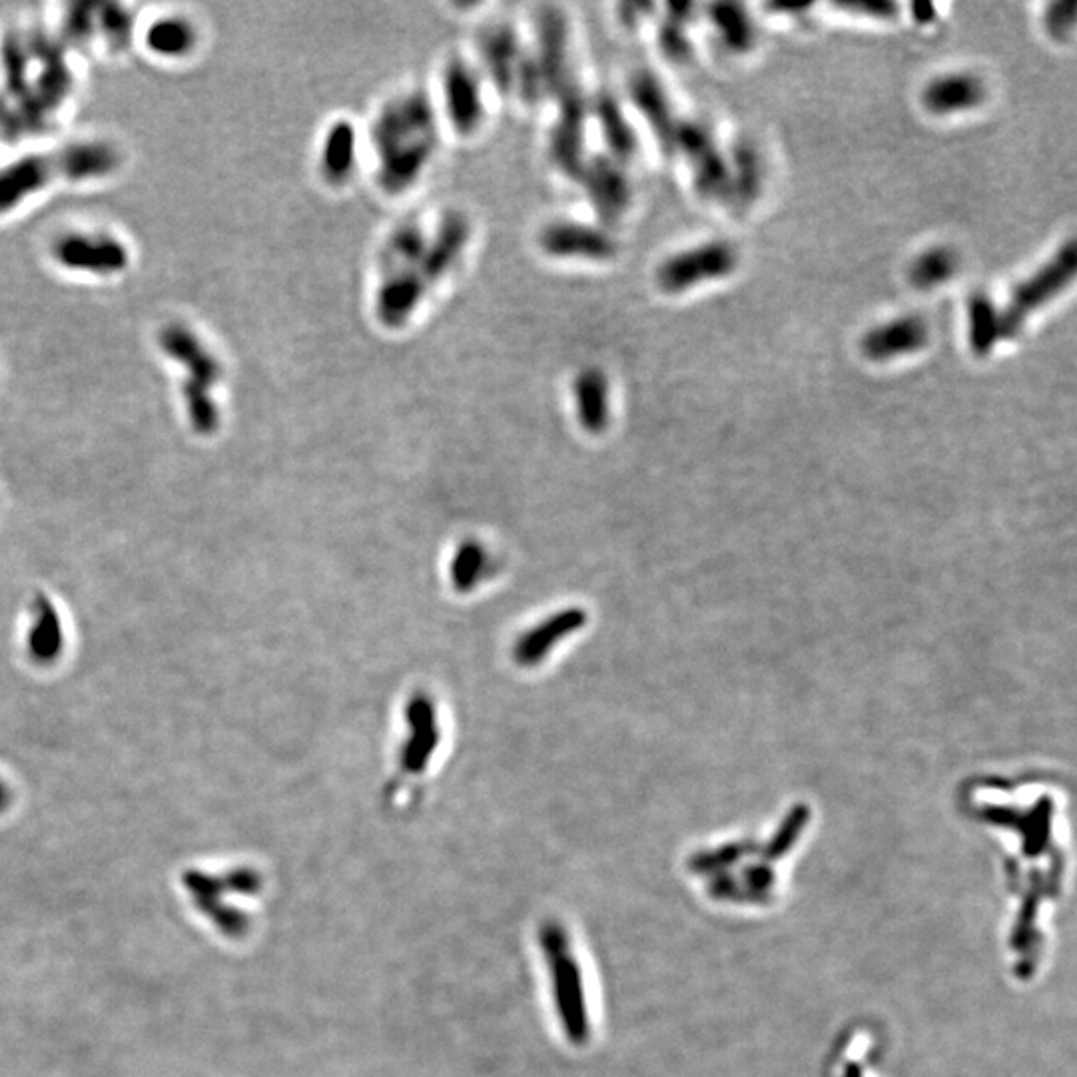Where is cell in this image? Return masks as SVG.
I'll list each match as a JSON object with an SVG mask.
<instances>
[{
    "label": "cell",
    "instance_id": "obj_1",
    "mask_svg": "<svg viewBox=\"0 0 1077 1077\" xmlns=\"http://www.w3.org/2000/svg\"><path fill=\"white\" fill-rule=\"evenodd\" d=\"M116 166L118 154L104 142H80L26 156L0 168V216L54 184L100 178Z\"/></svg>",
    "mask_w": 1077,
    "mask_h": 1077
},
{
    "label": "cell",
    "instance_id": "obj_2",
    "mask_svg": "<svg viewBox=\"0 0 1077 1077\" xmlns=\"http://www.w3.org/2000/svg\"><path fill=\"white\" fill-rule=\"evenodd\" d=\"M539 946L553 982V1000L567 1042L583 1048L591 1038L583 972L573 952L569 932L557 920H545L539 928Z\"/></svg>",
    "mask_w": 1077,
    "mask_h": 1077
},
{
    "label": "cell",
    "instance_id": "obj_3",
    "mask_svg": "<svg viewBox=\"0 0 1077 1077\" xmlns=\"http://www.w3.org/2000/svg\"><path fill=\"white\" fill-rule=\"evenodd\" d=\"M1076 268V242L1070 240L1052 256L1048 264L1020 282L1010 292L1006 306L1000 310L1002 340H1016L1026 328L1028 320L1056 300L1074 282Z\"/></svg>",
    "mask_w": 1077,
    "mask_h": 1077
},
{
    "label": "cell",
    "instance_id": "obj_4",
    "mask_svg": "<svg viewBox=\"0 0 1077 1077\" xmlns=\"http://www.w3.org/2000/svg\"><path fill=\"white\" fill-rule=\"evenodd\" d=\"M738 266V252L724 240H713L669 258L657 272L661 290L681 294L703 282L730 276Z\"/></svg>",
    "mask_w": 1077,
    "mask_h": 1077
},
{
    "label": "cell",
    "instance_id": "obj_5",
    "mask_svg": "<svg viewBox=\"0 0 1077 1077\" xmlns=\"http://www.w3.org/2000/svg\"><path fill=\"white\" fill-rule=\"evenodd\" d=\"M675 148L689 158L697 190L703 196L711 200H726L732 196L730 164L707 126L699 122H681L675 136Z\"/></svg>",
    "mask_w": 1077,
    "mask_h": 1077
},
{
    "label": "cell",
    "instance_id": "obj_6",
    "mask_svg": "<svg viewBox=\"0 0 1077 1077\" xmlns=\"http://www.w3.org/2000/svg\"><path fill=\"white\" fill-rule=\"evenodd\" d=\"M930 342V326L920 316H902L878 324L860 340V352L870 361L882 363L912 356Z\"/></svg>",
    "mask_w": 1077,
    "mask_h": 1077
},
{
    "label": "cell",
    "instance_id": "obj_7",
    "mask_svg": "<svg viewBox=\"0 0 1077 1077\" xmlns=\"http://www.w3.org/2000/svg\"><path fill=\"white\" fill-rule=\"evenodd\" d=\"M405 722L409 736L401 746L399 766L403 774L415 776L425 772L441 740L433 701L425 693H417L409 699L405 707Z\"/></svg>",
    "mask_w": 1077,
    "mask_h": 1077
},
{
    "label": "cell",
    "instance_id": "obj_8",
    "mask_svg": "<svg viewBox=\"0 0 1077 1077\" xmlns=\"http://www.w3.org/2000/svg\"><path fill=\"white\" fill-rule=\"evenodd\" d=\"M587 623V613L583 609L571 607L565 611L547 617L537 627L523 633L513 645V659L519 667L531 669L541 665L549 653L561 645L567 637L581 631Z\"/></svg>",
    "mask_w": 1077,
    "mask_h": 1077
},
{
    "label": "cell",
    "instance_id": "obj_9",
    "mask_svg": "<svg viewBox=\"0 0 1077 1077\" xmlns=\"http://www.w3.org/2000/svg\"><path fill=\"white\" fill-rule=\"evenodd\" d=\"M988 96L984 80L972 72H950L932 78L922 90V104L932 114H956L978 108Z\"/></svg>",
    "mask_w": 1077,
    "mask_h": 1077
},
{
    "label": "cell",
    "instance_id": "obj_10",
    "mask_svg": "<svg viewBox=\"0 0 1077 1077\" xmlns=\"http://www.w3.org/2000/svg\"><path fill=\"white\" fill-rule=\"evenodd\" d=\"M968 340L978 358L990 356L1002 342L1000 308L986 292H976L968 300Z\"/></svg>",
    "mask_w": 1077,
    "mask_h": 1077
},
{
    "label": "cell",
    "instance_id": "obj_11",
    "mask_svg": "<svg viewBox=\"0 0 1077 1077\" xmlns=\"http://www.w3.org/2000/svg\"><path fill=\"white\" fill-rule=\"evenodd\" d=\"M635 98L639 108L645 112V116L651 120L655 132L661 140H665V146H675V136L679 130V120L673 116L671 102L659 84V80L651 74H641L633 82Z\"/></svg>",
    "mask_w": 1077,
    "mask_h": 1077
},
{
    "label": "cell",
    "instance_id": "obj_12",
    "mask_svg": "<svg viewBox=\"0 0 1077 1077\" xmlns=\"http://www.w3.org/2000/svg\"><path fill=\"white\" fill-rule=\"evenodd\" d=\"M960 268L958 254L948 246H932L918 254L910 264V284L920 292L936 290L956 276Z\"/></svg>",
    "mask_w": 1077,
    "mask_h": 1077
},
{
    "label": "cell",
    "instance_id": "obj_13",
    "mask_svg": "<svg viewBox=\"0 0 1077 1077\" xmlns=\"http://www.w3.org/2000/svg\"><path fill=\"white\" fill-rule=\"evenodd\" d=\"M709 14L726 48L734 52H746L752 48L754 28L746 10L740 4H734V2L713 4L709 8Z\"/></svg>",
    "mask_w": 1077,
    "mask_h": 1077
},
{
    "label": "cell",
    "instance_id": "obj_14",
    "mask_svg": "<svg viewBox=\"0 0 1077 1077\" xmlns=\"http://www.w3.org/2000/svg\"><path fill=\"white\" fill-rule=\"evenodd\" d=\"M489 553L479 541H463L457 553L453 555L449 577L453 587L459 593H469L477 587L489 573Z\"/></svg>",
    "mask_w": 1077,
    "mask_h": 1077
},
{
    "label": "cell",
    "instance_id": "obj_15",
    "mask_svg": "<svg viewBox=\"0 0 1077 1077\" xmlns=\"http://www.w3.org/2000/svg\"><path fill=\"white\" fill-rule=\"evenodd\" d=\"M124 250L116 244V242H104V244H88L86 238H68V242H64L60 248H58V258L66 264V266H84V262L88 260L86 268H96V270H118L126 258H106L110 254H122Z\"/></svg>",
    "mask_w": 1077,
    "mask_h": 1077
},
{
    "label": "cell",
    "instance_id": "obj_16",
    "mask_svg": "<svg viewBox=\"0 0 1077 1077\" xmlns=\"http://www.w3.org/2000/svg\"><path fill=\"white\" fill-rule=\"evenodd\" d=\"M730 178H732V196H738L744 202L756 198L760 190V158L750 144H738L732 154Z\"/></svg>",
    "mask_w": 1077,
    "mask_h": 1077
},
{
    "label": "cell",
    "instance_id": "obj_17",
    "mask_svg": "<svg viewBox=\"0 0 1077 1077\" xmlns=\"http://www.w3.org/2000/svg\"><path fill=\"white\" fill-rule=\"evenodd\" d=\"M194 40V30L180 20H162L148 32L150 50L166 56L184 54Z\"/></svg>",
    "mask_w": 1077,
    "mask_h": 1077
},
{
    "label": "cell",
    "instance_id": "obj_18",
    "mask_svg": "<svg viewBox=\"0 0 1077 1077\" xmlns=\"http://www.w3.org/2000/svg\"><path fill=\"white\" fill-rule=\"evenodd\" d=\"M585 385L579 389V405H581V419L587 425V429L597 431L603 429L607 423V391L605 381L601 377H591L583 381Z\"/></svg>",
    "mask_w": 1077,
    "mask_h": 1077
},
{
    "label": "cell",
    "instance_id": "obj_19",
    "mask_svg": "<svg viewBox=\"0 0 1077 1077\" xmlns=\"http://www.w3.org/2000/svg\"><path fill=\"white\" fill-rule=\"evenodd\" d=\"M1048 30L1060 40L1066 38L1076 24V4L1074 2H1056L1046 12Z\"/></svg>",
    "mask_w": 1077,
    "mask_h": 1077
},
{
    "label": "cell",
    "instance_id": "obj_20",
    "mask_svg": "<svg viewBox=\"0 0 1077 1077\" xmlns=\"http://www.w3.org/2000/svg\"><path fill=\"white\" fill-rule=\"evenodd\" d=\"M663 46L677 60H685L691 54V42L683 30V20L675 18V24L665 30Z\"/></svg>",
    "mask_w": 1077,
    "mask_h": 1077
},
{
    "label": "cell",
    "instance_id": "obj_21",
    "mask_svg": "<svg viewBox=\"0 0 1077 1077\" xmlns=\"http://www.w3.org/2000/svg\"><path fill=\"white\" fill-rule=\"evenodd\" d=\"M844 8L850 10H864L870 16L876 18H894L898 14V4L894 2H858V4H844Z\"/></svg>",
    "mask_w": 1077,
    "mask_h": 1077
},
{
    "label": "cell",
    "instance_id": "obj_22",
    "mask_svg": "<svg viewBox=\"0 0 1077 1077\" xmlns=\"http://www.w3.org/2000/svg\"><path fill=\"white\" fill-rule=\"evenodd\" d=\"M912 16L916 22L920 24H928L936 18V8L932 4H914L912 6Z\"/></svg>",
    "mask_w": 1077,
    "mask_h": 1077
}]
</instances>
